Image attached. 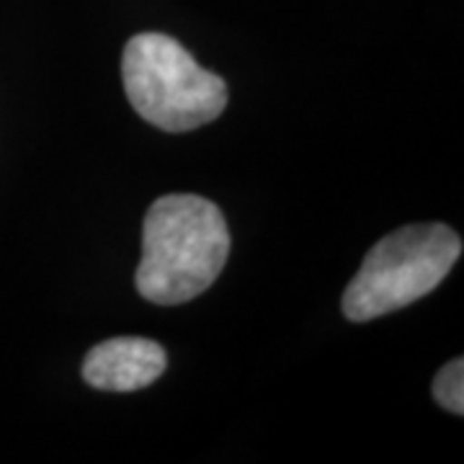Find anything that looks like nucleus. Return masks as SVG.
Listing matches in <instances>:
<instances>
[{"instance_id": "1", "label": "nucleus", "mask_w": 464, "mask_h": 464, "mask_svg": "<svg viewBox=\"0 0 464 464\" xmlns=\"http://www.w3.org/2000/svg\"><path fill=\"white\" fill-rule=\"evenodd\" d=\"M230 256V230L219 207L197 194H166L142 222L137 292L152 304H183L204 295Z\"/></svg>"}, {"instance_id": "2", "label": "nucleus", "mask_w": 464, "mask_h": 464, "mask_svg": "<svg viewBox=\"0 0 464 464\" xmlns=\"http://www.w3.org/2000/svg\"><path fill=\"white\" fill-rule=\"evenodd\" d=\"M121 78L134 111L166 132H191L227 106V83L166 34H137L121 54Z\"/></svg>"}, {"instance_id": "3", "label": "nucleus", "mask_w": 464, "mask_h": 464, "mask_svg": "<svg viewBox=\"0 0 464 464\" xmlns=\"http://www.w3.org/2000/svg\"><path fill=\"white\" fill-rule=\"evenodd\" d=\"M459 256L462 237L439 222L384 235L346 286L343 315L366 323L413 304L447 279Z\"/></svg>"}, {"instance_id": "4", "label": "nucleus", "mask_w": 464, "mask_h": 464, "mask_svg": "<svg viewBox=\"0 0 464 464\" xmlns=\"http://www.w3.org/2000/svg\"><path fill=\"white\" fill-rule=\"evenodd\" d=\"M166 366V348L160 343L140 335H119L88 351L83 380L106 392H134L152 384Z\"/></svg>"}, {"instance_id": "5", "label": "nucleus", "mask_w": 464, "mask_h": 464, "mask_svg": "<svg viewBox=\"0 0 464 464\" xmlns=\"http://www.w3.org/2000/svg\"><path fill=\"white\" fill-rule=\"evenodd\" d=\"M433 398L449 413H464V362L454 359L449 362L433 380Z\"/></svg>"}]
</instances>
